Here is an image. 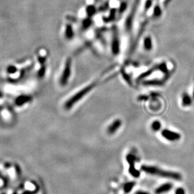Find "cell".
Masks as SVG:
<instances>
[{
	"label": "cell",
	"instance_id": "7",
	"mask_svg": "<svg viewBox=\"0 0 194 194\" xmlns=\"http://www.w3.org/2000/svg\"><path fill=\"white\" fill-rule=\"evenodd\" d=\"M173 184L171 183H164L159 186L155 190V194H163L167 193L168 192L170 191L173 188Z\"/></svg>",
	"mask_w": 194,
	"mask_h": 194
},
{
	"label": "cell",
	"instance_id": "13",
	"mask_svg": "<svg viewBox=\"0 0 194 194\" xmlns=\"http://www.w3.org/2000/svg\"><path fill=\"white\" fill-rule=\"evenodd\" d=\"M135 194H150L148 192H145V191H137L136 192Z\"/></svg>",
	"mask_w": 194,
	"mask_h": 194
},
{
	"label": "cell",
	"instance_id": "9",
	"mask_svg": "<svg viewBox=\"0 0 194 194\" xmlns=\"http://www.w3.org/2000/svg\"><path fill=\"white\" fill-rule=\"evenodd\" d=\"M136 185V183L134 182H130L129 183H127L124 185V191L126 193H129L132 189H133V187L134 186V185Z\"/></svg>",
	"mask_w": 194,
	"mask_h": 194
},
{
	"label": "cell",
	"instance_id": "6",
	"mask_svg": "<svg viewBox=\"0 0 194 194\" xmlns=\"http://www.w3.org/2000/svg\"><path fill=\"white\" fill-rule=\"evenodd\" d=\"M122 124V120L120 119H115L114 120L112 123H111L108 128H107V133L109 134H115L116 132L120 129Z\"/></svg>",
	"mask_w": 194,
	"mask_h": 194
},
{
	"label": "cell",
	"instance_id": "11",
	"mask_svg": "<svg viewBox=\"0 0 194 194\" xmlns=\"http://www.w3.org/2000/svg\"><path fill=\"white\" fill-rule=\"evenodd\" d=\"M65 37L67 39H71L73 37V30L70 25H67L65 30Z\"/></svg>",
	"mask_w": 194,
	"mask_h": 194
},
{
	"label": "cell",
	"instance_id": "12",
	"mask_svg": "<svg viewBox=\"0 0 194 194\" xmlns=\"http://www.w3.org/2000/svg\"><path fill=\"white\" fill-rule=\"evenodd\" d=\"M175 194H185V190L183 188H182V187H180V188H178L176 189Z\"/></svg>",
	"mask_w": 194,
	"mask_h": 194
},
{
	"label": "cell",
	"instance_id": "10",
	"mask_svg": "<svg viewBox=\"0 0 194 194\" xmlns=\"http://www.w3.org/2000/svg\"><path fill=\"white\" fill-rule=\"evenodd\" d=\"M151 127L152 130H153L154 131H158L161 127V124L160 122L158 120H155L151 123Z\"/></svg>",
	"mask_w": 194,
	"mask_h": 194
},
{
	"label": "cell",
	"instance_id": "4",
	"mask_svg": "<svg viewBox=\"0 0 194 194\" xmlns=\"http://www.w3.org/2000/svg\"><path fill=\"white\" fill-rule=\"evenodd\" d=\"M161 134L163 138L167 141L171 142H175L179 141L181 138V135L178 133H176L175 131H173L169 129H164L161 131Z\"/></svg>",
	"mask_w": 194,
	"mask_h": 194
},
{
	"label": "cell",
	"instance_id": "2",
	"mask_svg": "<svg viewBox=\"0 0 194 194\" xmlns=\"http://www.w3.org/2000/svg\"><path fill=\"white\" fill-rule=\"evenodd\" d=\"M141 170L145 173H148V174L161 177L162 178H168L174 180H181L182 178V175L178 172L164 170L158 167H156V166H155L142 165L141 166Z\"/></svg>",
	"mask_w": 194,
	"mask_h": 194
},
{
	"label": "cell",
	"instance_id": "5",
	"mask_svg": "<svg viewBox=\"0 0 194 194\" xmlns=\"http://www.w3.org/2000/svg\"><path fill=\"white\" fill-rule=\"evenodd\" d=\"M126 160L129 164V173L130 174L135 178H139L140 176V172L135 168L134 163L136 161V157L132 154H129L126 156Z\"/></svg>",
	"mask_w": 194,
	"mask_h": 194
},
{
	"label": "cell",
	"instance_id": "1",
	"mask_svg": "<svg viewBox=\"0 0 194 194\" xmlns=\"http://www.w3.org/2000/svg\"><path fill=\"white\" fill-rule=\"evenodd\" d=\"M99 80H96L90 84L85 86L84 88L80 89L78 92L73 94L70 98H69L64 103V107L66 110H69L73 107V106L78 103L81 99H84L85 96L88 95L90 92L96 87L99 84Z\"/></svg>",
	"mask_w": 194,
	"mask_h": 194
},
{
	"label": "cell",
	"instance_id": "8",
	"mask_svg": "<svg viewBox=\"0 0 194 194\" xmlns=\"http://www.w3.org/2000/svg\"><path fill=\"white\" fill-rule=\"evenodd\" d=\"M144 48L146 51H151L152 48V42L150 37H146L144 39Z\"/></svg>",
	"mask_w": 194,
	"mask_h": 194
},
{
	"label": "cell",
	"instance_id": "3",
	"mask_svg": "<svg viewBox=\"0 0 194 194\" xmlns=\"http://www.w3.org/2000/svg\"><path fill=\"white\" fill-rule=\"evenodd\" d=\"M72 70V61L70 58L67 59L62 69V71L60 75L59 83L61 86H65L71 78Z\"/></svg>",
	"mask_w": 194,
	"mask_h": 194
}]
</instances>
